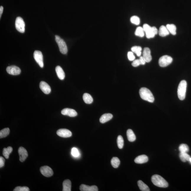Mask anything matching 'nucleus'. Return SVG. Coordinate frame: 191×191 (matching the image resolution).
Returning <instances> with one entry per match:
<instances>
[{
    "mask_svg": "<svg viewBox=\"0 0 191 191\" xmlns=\"http://www.w3.org/2000/svg\"><path fill=\"white\" fill-rule=\"evenodd\" d=\"M139 94L141 99L149 102L153 103L154 101V97L149 89L146 87H142L139 91Z\"/></svg>",
    "mask_w": 191,
    "mask_h": 191,
    "instance_id": "1",
    "label": "nucleus"
},
{
    "mask_svg": "<svg viewBox=\"0 0 191 191\" xmlns=\"http://www.w3.org/2000/svg\"><path fill=\"white\" fill-rule=\"evenodd\" d=\"M151 181L156 186L161 188H167L169 184L167 182L163 177L159 175L155 174L151 177Z\"/></svg>",
    "mask_w": 191,
    "mask_h": 191,
    "instance_id": "2",
    "label": "nucleus"
},
{
    "mask_svg": "<svg viewBox=\"0 0 191 191\" xmlns=\"http://www.w3.org/2000/svg\"><path fill=\"white\" fill-rule=\"evenodd\" d=\"M187 87V81L185 80H182L178 86L177 94L178 98L181 100L185 99L186 96Z\"/></svg>",
    "mask_w": 191,
    "mask_h": 191,
    "instance_id": "3",
    "label": "nucleus"
},
{
    "mask_svg": "<svg viewBox=\"0 0 191 191\" xmlns=\"http://www.w3.org/2000/svg\"><path fill=\"white\" fill-rule=\"evenodd\" d=\"M55 40L58 44L60 52L62 54H66L68 49L66 44L65 41L57 35H55Z\"/></svg>",
    "mask_w": 191,
    "mask_h": 191,
    "instance_id": "4",
    "label": "nucleus"
},
{
    "mask_svg": "<svg viewBox=\"0 0 191 191\" xmlns=\"http://www.w3.org/2000/svg\"><path fill=\"white\" fill-rule=\"evenodd\" d=\"M173 59L172 57L168 55H164L160 58L159 61V65L161 67H165L172 63Z\"/></svg>",
    "mask_w": 191,
    "mask_h": 191,
    "instance_id": "5",
    "label": "nucleus"
},
{
    "mask_svg": "<svg viewBox=\"0 0 191 191\" xmlns=\"http://www.w3.org/2000/svg\"><path fill=\"white\" fill-rule=\"evenodd\" d=\"M15 27L16 29L19 32L24 33L25 32V23L22 18L18 17L15 21Z\"/></svg>",
    "mask_w": 191,
    "mask_h": 191,
    "instance_id": "6",
    "label": "nucleus"
},
{
    "mask_svg": "<svg viewBox=\"0 0 191 191\" xmlns=\"http://www.w3.org/2000/svg\"><path fill=\"white\" fill-rule=\"evenodd\" d=\"M33 56L35 61L40 66V67L41 68L43 67V55L42 53L39 51L35 50Z\"/></svg>",
    "mask_w": 191,
    "mask_h": 191,
    "instance_id": "7",
    "label": "nucleus"
},
{
    "mask_svg": "<svg viewBox=\"0 0 191 191\" xmlns=\"http://www.w3.org/2000/svg\"><path fill=\"white\" fill-rule=\"evenodd\" d=\"M144 32H145L146 36L147 38L149 39L153 38L155 36V34L154 32L152 27L148 25L145 24L143 25V27Z\"/></svg>",
    "mask_w": 191,
    "mask_h": 191,
    "instance_id": "8",
    "label": "nucleus"
},
{
    "mask_svg": "<svg viewBox=\"0 0 191 191\" xmlns=\"http://www.w3.org/2000/svg\"><path fill=\"white\" fill-rule=\"evenodd\" d=\"M6 72L12 75H18L20 74L21 70L19 67L15 66H11L7 67Z\"/></svg>",
    "mask_w": 191,
    "mask_h": 191,
    "instance_id": "9",
    "label": "nucleus"
},
{
    "mask_svg": "<svg viewBox=\"0 0 191 191\" xmlns=\"http://www.w3.org/2000/svg\"><path fill=\"white\" fill-rule=\"evenodd\" d=\"M40 171L43 175L46 177H50L53 174V169L48 166H44L40 168Z\"/></svg>",
    "mask_w": 191,
    "mask_h": 191,
    "instance_id": "10",
    "label": "nucleus"
},
{
    "mask_svg": "<svg viewBox=\"0 0 191 191\" xmlns=\"http://www.w3.org/2000/svg\"><path fill=\"white\" fill-rule=\"evenodd\" d=\"M56 133L58 136L63 138H68L72 136V133L70 130L64 128L58 130Z\"/></svg>",
    "mask_w": 191,
    "mask_h": 191,
    "instance_id": "11",
    "label": "nucleus"
},
{
    "mask_svg": "<svg viewBox=\"0 0 191 191\" xmlns=\"http://www.w3.org/2000/svg\"><path fill=\"white\" fill-rule=\"evenodd\" d=\"M19 159L21 162H24L28 156V152L24 148L21 147L18 149Z\"/></svg>",
    "mask_w": 191,
    "mask_h": 191,
    "instance_id": "12",
    "label": "nucleus"
},
{
    "mask_svg": "<svg viewBox=\"0 0 191 191\" xmlns=\"http://www.w3.org/2000/svg\"><path fill=\"white\" fill-rule=\"evenodd\" d=\"M62 115L68 116L70 117H75L77 115V113L75 110L72 109L66 108L62 110Z\"/></svg>",
    "mask_w": 191,
    "mask_h": 191,
    "instance_id": "13",
    "label": "nucleus"
},
{
    "mask_svg": "<svg viewBox=\"0 0 191 191\" xmlns=\"http://www.w3.org/2000/svg\"><path fill=\"white\" fill-rule=\"evenodd\" d=\"M39 86H40L41 90L44 94H50L51 92L50 87L45 82L41 81Z\"/></svg>",
    "mask_w": 191,
    "mask_h": 191,
    "instance_id": "14",
    "label": "nucleus"
},
{
    "mask_svg": "<svg viewBox=\"0 0 191 191\" xmlns=\"http://www.w3.org/2000/svg\"><path fill=\"white\" fill-rule=\"evenodd\" d=\"M143 57L145 60L146 62H149L152 60V57L151 55L150 49L148 48H144L143 53Z\"/></svg>",
    "mask_w": 191,
    "mask_h": 191,
    "instance_id": "15",
    "label": "nucleus"
},
{
    "mask_svg": "<svg viewBox=\"0 0 191 191\" xmlns=\"http://www.w3.org/2000/svg\"><path fill=\"white\" fill-rule=\"evenodd\" d=\"M80 190L81 191H99L96 185L92 186L85 185H81L80 187Z\"/></svg>",
    "mask_w": 191,
    "mask_h": 191,
    "instance_id": "16",
    "label": "nucleus"
},
{
    "mask_svg": "<svg viewBox=\"0 0 191 191\" xmlns=\"http://www.w3.org/2000/svg\"><path fill=\"white\" fill-rule=\"evenodd\" d=\"M148 158L147 156L145 155H140L137 156L135 159V163L138 164L145 163L148 161Z\"/></svg>",
    "mask_w": 191,
    "mask_h": 191,
    "instance_id": "17",
    "label": "nucleus"
},
{
    "mask_svg": "<svg viewBox=\"0 0 191 191\" xmlns=\"http://www.w3.org/2000/svg\"><path fill=\"white\" fill-rule=\"evenodd\" d=\"M113 117V115L110 113H106L103 115L99 119L100 122L102 124L108 122Z\"/></svg>",
    "mask_w": 191,
    "mask_h": 191,
    "instance_id": "18",
    "label": "nucleus"
},
{
    "mask_svg": "<svg viewBox=\"0 0 191 191\" xmlns=\"http://www.w3.org/2000/svg\"><path fill=\"white\" fill-rule=\"evenodd\" d=\"M57 76L60 80H63L65 78V74L63 69L60 66H57L55 68Z\"/></svg>",
    "mask_w": 191,
    "mask_h": 191,
    "instance_id": "19",
    "label": "nucleus"
},
{
    "mask_svg": "<svg viewBox=\"0 0 191 191\" xmlns=\"http://www.w3.org/2000/svg\"><path fill=\"white\" fill-rule=\"evenodd\" d=\"M159 34L160 36L164 37L169 34V32L166 27L162 26L160 27L158 31Z\"/></svg>",
    "mask_w": 191,
    "mask_h": 191,
    "instance_id": "20",
    "label": "nucleus"
},
{
    "mask_svg": "<svg viewBox=\"0 0 191 191\" xmlns=\"http://www.w3.org/2000/svg\"><path fill=\"white\" fill-rule=\"evenodd\" d=\"M127 136L128 140L130 142H134L136 139V137L134 133L131 129H128L127 131Z\"/></svg>",
    "mask_w": 191,
    "mask_h": 191,
    "instance_id": "21",
    "label": "nucleus"
},
{
    "mask_svg": "<svg viewBox=\"0 0 191 191\" xmlns=\"http://www.w3.org/2000/svg\"><path fill=\"white\" fill-rule=\"evenodd\" d=\"M63 191H71V182L69 179L65 180L63 183Z\"/></svg>",
    "mask_w": 191,
    "mask_h": 191,
    "instance_id": "22",
    "label": "nucleus"
},
{
    "mask_svg": "<svg viewBox=\"0 0 191 191\" xmlns=\"http://www.w3.org/2000/svg\"><path fill=\"white\" fill-rule=\"evenodd\" d=\"M83 99L84 101L86 104H91L93 101L92 96L90 94L87 93H85L83 94Z\"/></svg>",
    "mask_w": 191,
    "mask_h": 191,
    "instance_id": "23",
    "label": "nucleus"
},
{
    "mask_svg": "<svg viewBox=\"0 0 191 191\" xmlns=\"http://www.w3.org/2000/svg\"><path fill=\"white\" fill-rule=\"evenodd\" d=\"M13 151V149L11 147H8L7 148H4L3 151V154L5 158L8 159L9 156V155Z\"/></svg>",
    "mask_w": 191,
    "mask_h": 191,
    "instance_id": "24",
    "label": "nucleus"
},
{
    "mask_svg": "<svg viewBox=\"0 0 191 191\" xmlns=\"http://www.w3.org/2000/svg\"><path fill=\"white\" fill-rule=\"evenodd\" d=\"M179 156L181 160L183 162L190 161L191 158L190 155L187 153L180 152Z\"/></svg>",
    "mask_w": 191,
    "mask_h": 191,
    "instance_id": "25",
    "label": "nucleus"
},
{
    "mask_svg": "<svg viewBox=\"0 0 191 191\" xmlns=\"http://www.w3.org/2000/svg\"><path fill=\"white\" fill-rule=\"evenodd\" d=\"M138 185L140 190L142 191H149L150 189L147 185L143 182L142 181H138Z\"/></svg>",
    "mask_w": 191,
    "mask_h": 191,
    "instance_id": "26",
    "label": "nucleus"
},
{
    "mask_svg": "<svg viewBox=\"0 0 191 191\" xmlns=\"http://www.w3.org/2000/svg\"><path fill=\"white\" fill-rule=\"evenodd\" d=\"M166 27L169 32L173 35H175L176 34V27L174 24H168Z\"/></svg>",
    "mask_w": 191,
    "mask_h": 191,
    "instance_id": "27",
    "label": "nucleus"
},
{
    "mask_svg": "<svg viewBox=\"0 0 191 191\" xmlns=\"http://www.w3.org/2000/svg\"><path fill=\"white\" fill-rule=\"evenodd\" d=\"M131 51L136 54L137 56H140L142 54V48L140 46H134L131 48Z\"/></svg>",
    "mask_w": 191,
    "mask_h": 191,
    "instance_id": "28",
    "label": "nucleus"
},
{
    "mask_svg": "<svg viewBox=\"0 0 191 191\" xmlns=\"http://www.w3.org/2000/svg\"><path fill=\"white\" fill-rule=\"evenodd\" d=\"M111 165L114 168H117L120 164V161L117 157H113L111 161Z\"/></svg>",
    "mask_w": 191,
    "mask_h": 191,
    "instance_id": "29",
    "label": "nucleus"
},
{
    "mask_svg": "<svg viewBox=\"0 0 191 191\" xmlns=\"http://www.w3.org/2000/svg\"><path fill=\"white\" fill-rule=\"evenodd\" d=\"M135 35L137 36L140 37H143L144 35V31L143 28L141 27H137L136 30Z\"/></svg>",
    "mask_w": 191,
    "mask_h": 191,
    "instance_id": "30",
    "label": "nucleus"
},
{
    "mask_svg": "<svg viewBox=\"0 0 191 191\" xmlns=\"http://www.w3.org/2000/svg\"><path fill=\"white\" fill-rule=\"evenodd\" d=\"M10 130L9 128H6L0 131V138H2L6 137L10 133Z\"/></svg>",
    "mask_w": 191,
    "mask_h": 191,
    "instance_id": "31",
    "label": "nucleus"
},
{
    "mask_svg": "<svg viewBox=\"0 0 191 191\" xmlns=\"http://www.w3.org/2000/svg\"><path fill=\"white\" fill-rule=\"evenodd\" d=\"M117 142L118 147L119 149H122L124 145V141L121 136L119 135L118 136Z\"/></svg>",
    "mask_w": 191,
    "mask_h": 191,
    "instance_id": "32",
    "label": "nucleus"
},
{
    "mask_svg": "<svg viewBox=\"0 0 191 191\" xmlns=\"http://www.w3.org/2000/svg\"><path fill=\"white\" fill-rule=\"evenodd\" d=\"M179 150L180 152L188 153L189 151V148L186 144H182L180 145Z\"/></svg>",
    "mask_w": 191,
    "mask_h": 191,
    "instance_id": "33",
    "label": "nucleus"
},
{
    "mask_svg": "<svg viewBox=\"0 0 191 191\" xmlns=\"http://www.w3.org/2000/svg\"><path fill=\"white\" fill-rule=\"evenodd\" d=\"M130 21L132 24L138 25L140 24V20L139 17L136 16H134L131 17Z\"/></svg>",
    "mask_w": 191,
    "mask_h": 191,
    "instance_id": "34",
    "label": "nucleus"
},
{
    "mask_svg": "<svg viewBox=\"0 0 191 191\" xmlns=\"http://www.w3.org/2000/svg\"><path fill=\"white\" fill-rule=\"evenodd\" d=\"M29 188L27 187H17L14 189V191H29Z\"/></svg>",
    "mask_w": 191,
    "mask_h": 191,
    "instance_id": "35",
    "label": "nucleus"
},
{
    "mask_svg": "<svg viewBox=\"0 0 191 191\" xmlns=\"http://www.w3.org/2000/svg\"><path fill=\"white\" fill-rule=\"evenodd\" d=\"M72 154L74 157H78L79 156L80 153L76 148H74L72 150Z\"/></svg>",
    "mask_w": 191,
    "mask_h": 191,
    "instance_id": "36",
    "label": "nucleus"
},
{
    "mask_svg": "<svg viewBox=\"0 0 191 191\" xmlns=\"http://www.w3.org/2000/svg\"><path fill=\"white\" fill-rule=\"evenodd\" d=\"M128 60L130 61H133L135 59V57L134 55L133 52H128Z\"/></svg>",
    "mask_w": 191,
    "mask_h": 191,
    "instance_id": "37",
    "label": "nucleus"
},
{
    "mask_svg": "<svg viewBox=\"0 0 191 191\" xmlns=\"http://www.w3.org/2000/svg\"><path fill=\"white\" fill-rule=\"evenodd\" d=\"M141 65L140 60L136 59L133 61V63H132V65L134 67H137L138 66Z\"/></svg>",
    "mask_w": 191,
    "mask_h": 191,
    "instance_id": "38",
    "label": "nucleus"
},
{
    "mask_svg": "<svg viewBox=\"0 0 191 191\" xmlns=\"http://www.w3.org/2000/svg\"><path fill=\"white\" fill-rule=\"evenodd\" d=\"M5 160L3 157H0V168L3 167L4 166Z\"/></svg>",
    "mask_w": 191,
    "mask_h": 191,
    "instance_id": "39",
    "label": "nucleus"
},
{
    "mask_svg": "<svg viewBox=\"0 0 191 191\" xmlns=\"http://www.w3.org/2000/svg\"><path fill=\"white\" fill-rule=\"evenodd\" d=\"M139 60H140L141 62V65H145L146 62L144 58H143V56H141L140 57V59Z\"/></svg>",
    "mask_w": 191,
    "mask_h": 191,
    "instance_id": "40",
    "label": "nucleus"
},
{
    "mask_svg": "<svg viewBox=\"0 0 191 191\" xmlns=\"http://www.w3.org/2000/svg\"><path fill=\"white\" fill-rule=\"evenodd\" d=\"M3 7L2 6H1L0 7V18L1 17L2 14L3 13Z\"/></svg>",
    "mask_w": 191,
    "mask_h": 191,
    "instance_id": "41",
    "label": "nucleus"
},
{
    "mask_svg": "<svg viewBox=\"0 0 191 191\" xmlns=\"http://www.w3.org/2000/svg\"><path fill=\"white\" fill-rule=\"evenodd\" d=\"M190 162H191V158H190Z\"/></svg>",
    "mask_w": 191,
    "mask_h": 191,
    "instance_id": "42",
    "label": "nucleus"
}]
</instances>
